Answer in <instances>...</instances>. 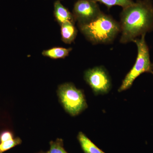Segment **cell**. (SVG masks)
Listing matches in <instances>:
<instances>
[{"instance_id": "obj_14", "label": "cell", "mask_w": 153, "mask_h": 153, "mask_svg": "<svg viewBox=\"0 0 153 153\" xmlns=\"http://www.w3.org/2000/svg\"><path fill=\"white\" fill-rule=\"evenodd\" d=\"M13 138V134L10 131H5L0 134V143L4 142Z\"/></svg>"}, {"instance_id": "obj_11", "label": "cell", "mask_w": 153, "mask_h": 153, "mask_svg": "<svg viewBox=\"0 0 153 153\" xmlns=\"http://www.w3.org/2000/svg\"><path fill=\"white\" fill-rule=\"evenodd\" d=\"M95 2H100L105 5L109 10L113 6H120L123 8L131 5L133 0H90Z\"/></svg>"}, {"instance_id": "obj_4", "label": "cell", "mask_w": 153, "mask_h": 153, "mask_svg": "<svg viewBox=\"0 0 153 153\" xmlns=\"http://www.w3.org/2000/svg\"><path fill=\"white\" fill-rule=\"evenodd\" d=\"M57 94L63 108L71 116L79 114L87 108L83 91L71 82L59 85Z\"/></svg>"}, {"instance_id": "obj_16", "label": "cell", "mask_w": 153, "mask_h": 153, "mask_svg": "<svg viewBox=\"0 0 153 153\" xmlns=\"http://www.w3.org/2000/svg\"><path fill=\"white\" fill-rule=\"evenodd\" d=\"M38 153H46V152H39Z\"/></svg>"}, {"instance_id": "obj_12", "label": "cell", "mask_w": 153, "mask_h": 153, "mask_svg": "<svg viewBox=\"0 0 153 153\" xmlns=\"http://www.w3.org/2000/svg\"><path fill=\"white\" fill-rule=\"evenodd\" d=\"M22 143V140L19 137L4 142L0 143V153H3L18 145L21 144Z\"/></svg>"}, {"instance_id": "obj_8", "label": "cell", "mask_w": 153, "mask_h": 153, "mask_svg": "<svg viewBox=\"0 0 153 153\" xmlns=\"http://www.w3.org/2000/svg\"><path fill=\"white\" fill-rule=\"evenodd\" d=\"M74 23H66L60 25L61 39L66 44L74 42L77 34V30Z\"/></svg>"}, {"instance_id": "obj_2", "label": "cell", "mask_w": 153, "mask_h": 153, "mask_svg": "<svg viewBox=\"0 0 153 153\" xmlns=\"http://www.w3.org/2000/svg\"><path fill=\"white\" fill-rule=\"evenodd\" d=\"M78 26L88 41L95 45L111 44L121 31L120 23L103 13L92 22Z\"/></svg>"}, {"instance_id": "obj_9", "label": "cell", "mask_w": 153, "mask_h": 153, "mask_svg": "<svg viewBox=\"0 0 153 153\" xmlns=\"http://www.w3.org/2000/svg\"><path fill=\"white\" fill-rule=\"evenodd\" d=\"M77 139L84 153H105L97 147L82 132H79Z\"/></svg>"}, {"instance_id": "obj_10", "label": "cell", "mask_w": 153, "mask_h": 153, "mask_svg": "<svg viewBox=\"0 0 153 153\" xmlns=\"http://www.w3.org/2000/svg\"><path fill=\"white\" fill-rule=\"evenodd\" d=\"M72 50L71 48L54 47L44 50L42 52V55L44 57H49L51 59H63L68 56Z\"/></svg>"}, {"instance_id": "obj_1", "label": "cell", "mask_w": 153, "mask_h": 153, "mask_svg": "<svg viewBox=\"0 0 153 153\" xmlns=\"http://www.w3.org/2000/svg\"><path fill=\"white\" fill-rule=\"evenodd\" d=\"M120 14V42H133L153 30V3L152 0H137L123 8Z\"/></svg>"}, {"instance_id": "obj_5", "label": "cell", "mask_w": 153, "mask_h": 153, "mask_svg": "<svg viewBox=\"0 0 153 153\" xmlns=\"http://www.w3.org/2000/svg\"><path fill=\"white\" fill-rule=\"evenodd\" d=\"M84 78L96 95L106 94L111 89L110 77L103 66L88 69L84 72Z\"/></svg>"}, {"instance_id": "obj_13", "label": "cell", "mask_w": 153, "mask_h": 153, "mask_svg": "<svg viewBox=\"0 0 153 153\" xmlns=\"http://www.w3.org/2000/svg\"><path fill=\"white\" fill-rule=\"evenodd\" d=\"M50 148L46 153H68L63 148V140L57 139L55 141L50 142Z\"/></svg>"}, {"instance_id": "obj_7", "label": "cell", "mask_w": 153, "mask_h": 153, "mask_svg": "<svg viewBox=\"0 0 153 153\" xmlns=\"http://www.w3.org/2000/svg\"><path fill=\"white\" fill-rule=\"evenodd\" d=\"M54 16L55 20L60 26L66 23L75 24L72 13L62 4L60 0H57L54 3Z\"/></svg>"}, {"instance_id": "obj_3", "label": "cell", "mask_w": 153, "mask_h": 153, "mask_svg": "<svg viewBox=\"0 0 153 153\" xmlns=\"http://www.w3.org/2000/svg\"><path fill=\"white\" fill-rule=\"evenodd\" d=\"M146 35L136 38L133 42L137 48V56L134 66L126 75L119 88L118 92L127 90L131 87L135 79L144 73L153 74L152 63L150 58L149 50L145 40Z\"/></svg>"}, {"instance_id": "obj_15", "label": "cell", "mask_w": 153, "mask_h": 153, "mask_svg": "<svg viewBox=\"0 0 153 153\" xmlns=\"http://www.w3.org/2000/svg\"><path fill=\"white\" fill-rule=\"evenodd\" d=\"M152 68L153 71V62L152 63Z\"/></svg>"}, {"instance_id": "obj_6", "label": "cell", "mask_w": 153, "mask_h": 153, "mask_svg": "<svg viewBox=\"0 0 153 153\" xmlns=\"http://www.w3.org/2000/svg\"><path fill=\"white\" fill-rule=\"evenodd\" d=\"M97 3L90 0H78L74 4L72 14L78 25L92 22L102 13Z\"/></svg>"}, {"instance_id": "obj_17", "label": "cell", "mask_w": 153, "mask_h": 153, "mask_svg": "<svg viewBox=\"0 0 153 153\" xmlns=\"http://www.w3.org/2000/svg\"></svg>"}]
</instances>
